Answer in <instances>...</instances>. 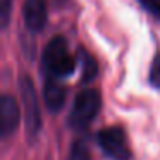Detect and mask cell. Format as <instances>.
Masks as SVG:
<instances>
[{"label": "cell", "instance_id": "obj_1", "mask_svg": "<svg viewBox=\"0 0 160 160\" xmlns=\"http://www.w3.org/2000/svg\"><path fill=\"white\" fill-rule=\"evenodd\" d=\"M43 71L50 79L69 78L76 69V59L69 53L67 42L64 36H53L42 53Z\"/></svg>", "mask_w": 160, "mask_h": 160}, {"label": "cell", "instance_id": "obj_2", "mask_svg": "<svg viewBox=\"0 0 160 160\" xmlns=\"http://www.w3.org/2000/svg\"><path fill=\"white\" fill-rule=\"evenodd\" d=\"M102 107L100 91L95 88H86L79 91L74 98L72 110L69 115V124L74 129H84L98 115Z\"/></svg>", "mask_w": 160, "mask_h": 160}, {"label": "cell", "instance_id": "obj_3", "mask_svg": "<svg viewBox=\"0 0 160 160\" xmlns=\"http://www.w3.org/2000/svg\"><path fill=\"white\" fill-rule=\"evenodd\" d=\"M19 91H21L22 108H24V124L26 132L29 138H36L38 132L42 131V114H40V102L38 93L35 90L31 78L22 74L19 78Z\"/></svg>", "mask_w": 160, "mask_h": 160}, {"label": "cell", "instance_id": "obj_4", "mask_svg": "<svg viewBox=\"0 0 160 160\" xmlns=\"http://www.w3.org/2000/svg\"><path fill=\"white\" fill-rule=\"evenodd\" d=\"M98 146L102 152L112 160H129L131 158V150L128 145L126 132L121 128H105L98 131L97 134Z\"/></svg>", "mask_w": 160, "mask_h": 160}, {"label": "cell", "instance_id": "obj_5", "mask_svg": "<svg viewBox=\"0 0 160 160\" xmlns=\"http://www.w3.org/2000/svg\"><path fill=\"white\" fill-rule=\"evenodd\" d=\"M47 2L45 0H24L22 2V21L28 31L40 33L47 24Z\"/></svg>", "mask_w": 160, "mask_h": 160}, {"label": "cell", "instance_id": "obj_6", "mask_svg": "<svg viewBox=\"0 0 160 160\" xmlns=\"http://www.w3.org/2000/svg\"><path fill=\"white\" fill-rule=\"evenodd\" d=\"M19 107L16 103V100L11 95H4L0 100V131L2 136L7 138L16 131L19 124Z\"/></svg>", "mask_w": 160, "mask_h": 160}, {"label": "cell", "instance_id": "obj_7", "mask_svg": "<svg viewBox=\"0 0 160 160\" xmlns=\"http://www.w3.org/2000/svg\"><path fill=\"white\" fill-rule=\"evenodd\" d=\"M43 100L52 114H57L66 103V90L57 83L55 79H47L43 86Z\"/></svg>", "mask_w": 160, "mask_h": 160}, {"label": "cell", "instance_id": "obj_8", "mask_svg": "<svg viewBox=\"0 0 160 160\" xmlns=\"http://www.w3.org/2000/svg\"><path fill=\"white\" fill-rule=\"evenodd\" d=\"M78 57L81 60V66H83V74H81V81L83 83H90L97 78L98 74V66H97V60L90 55L84 48L78 50Z\"/></svg>", "mask_w": 160, "mask_h": 160}, {"label": "cell", "instance_id": "obj_9", "mask_svg": "<svg viewBox=\"0 0 160 160\" xmlns=\"http://www.w3.org/2000/svg\"><path fill=\"white\" fill-rule=\"evenodd\" d=\"M69 160H91L90 150H88L86 143L83 139H78V141L72 143L69 152Z\"/></svg>", "mask_w": 160, "mask_h": 160}, {"label": "cell", "instance_id": "obj_10", "mask_svg": "<svg viewBox=\"0 0 160 160\" xmlns=\"http://www.w3.org/2000/svg\"><path fill=\"white\" fill-rule=\"evenodd\" d=\"M11 11H12V0H0V24L2 28H7L11 21Z\"/></svg>", "mask_w": 160, "mask_h": 160}, {"label": "cell", "instance_id": "obj_11", "mask_svg": "<svg viewBox=\"0 0 160 160\" xmlns=\"http://www.w3.org/2000/svg\"><path fill=\"white\" fill-rule=\"evenodd\" d=\"M150 83L155 88H160V53H157L150 67Z\"/></svg>", "mask_w": 160, "mask_h": 160}, {"label": "cell", "instance_id": "obj_12", "mask_svg": "<svg viewBox=\"0 0 160 160\" xmlns=\"http://www.w3.org/2000/svg\"><path fill=\"white\" fill-rule=\"evenodd\" d=\"M138 2L148 14H152L155 19L160 21V0H138Z\"/></svg>", "mask_w": 160, "mask_h": 160}]
</instances>
